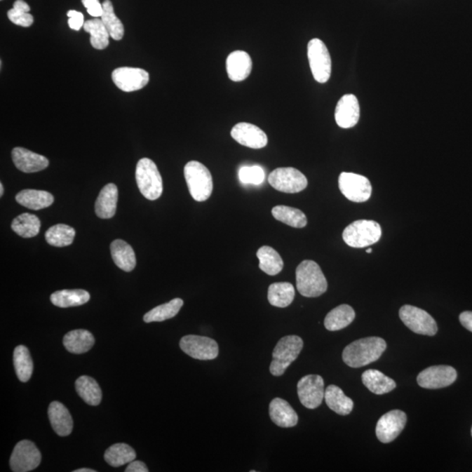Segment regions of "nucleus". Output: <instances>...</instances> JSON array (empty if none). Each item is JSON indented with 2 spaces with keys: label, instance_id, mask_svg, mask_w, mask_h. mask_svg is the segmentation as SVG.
Segmentation results:
<instances>
[{
  "label": "nucleus",
  "instance_id": "15",
  "mask_svg": "<svg viewBox=\"0 0 472 472\" xmlns=\"http://www.w3.org/2000/svg\"><path fill=\"white\" fill-rule=\"evenodd\" d=\"M150 80L147 71L138 67H122L112 72V81L119 90L133 92L142 90Z\"/></svg>",
  "mask_w": 472,
  "mask_h": 472
},
{
  "label": "nucleus",
  "instance_id": "45",
  "mask_svg": "<svg viewBox=\"0 0 472 472\" xmlns=\"http://www.w3.org/2000/svg\"><path fill=\"white\" fill-rule=\"evenodd\" d=\"M81 2L90 15L94 18L102 17L104 9H102V4L99 0H81Z\"/></svg>",
  "mask_w": 472,
  "mask_h": 472
},
{
  "label": "nucleus",
  "instance_id": "19",
  "mask_svg": "<svg viewBox=\"0 0 472 472\" xmlns=\"http://www.w3.org/2000/svg\"><path fill=\"white\" fill-rule=\"evenodd\" d=\"M12 158L17 169L25 173L41 172L48 168V159L22 147L14 148Z\"/></svg>",
  "mask_w": 472,
  "mask_h": 472
},
{
  "label": "nucleus",
  "instance_id": "2",
  "mask_svg": "<svg viewBox=\"0 0 472 472\" xmlns=\"http://www.w3.org/2000/svg\"><path fill=\"white\" fill-rule=\"evenodd\" d=\"M297 289L302 296L317 297L328 290V281L317 262L305 260L297 266Z\"/></svg>",
  "mask_w": 472,
  "mask_h": 472
},
{
  "label": "nucleus",
  "instance_id": "12",
  "mask_svg": "<svg viewBox=\"0 0 472 472\" xmlns=\"http://www.w3.org/2000/svg\"><path fill=\"white\" fill-rule=\"evenodd\" d=\"M180 346L184 353L200 360H211L218 357L219 346L208 337L187 335L180 339Z\"/></svg>",
  "mask_w": 472,
  "mask_h": 472
},
{
  "label": "nucleus",
  "instance_id": "46",
  "mask_svg": "<svg viewBox=\"0 0 472 472\" xmlns=\"http://www.w3.org/2000/svg\"><path fill=\"white\" fill-rule=\"evenodd\" d=\"M147 464L141 461H133L126 469V472H148Z\"/></svg>",
  "mask_w": 472,
  "mask_h": 472
},
{
  "label": "nucleus",
  "instance_id": "31",
  "mask_svg": "<svg viewBox=\"0 0 472 472\" xmlns=\"http://www.w3.org/2000/svg\"><path fill=\"white\" fill-rule=\"evenodd\" d=\"M76 389L78 395L88 405L97 406L100 404L102 397V390L95 379L90 376H81L76 379Z\"/></svg>",
  "mask_w": 472,
  "mask_h": 472
},
{
  "label": "nucleus",
  "instance_id": "10",
  "mask_svg": "<svg viewBox=\"0 0 472 472\" xmlns=\"http://www.w3.org/2000/svg\"><path fill=\"white\" fill-rule=\"evenodd\" d=\"M41 454L33 442L23 440L18 443L10 459V467L14 472L34 471L40 466Z\"/></svg>",
  "mask_w": 472,
  "mask_h": 472
},
{
  "label": "nucleus",
  "instance_id": "38",
  "mask_svg": "<svg viewBox=\"0 0 472 472\" xmlns=\"http://www.w3.org/2000/svg\"><path fill=\"white\" fill-rule=\"evenodd\" d=\"M184 302L180 298H175L168 303L159 305L144 316L145 323L162 322L175 318L179 313Z\"/></svg>",
  "mask_w": 472,
  "mask_h": 472
},
{
  "label": "nucleus",
  "instance_id": "18",
  "mask_svg": "<svg viewBox=\"0 0 472 472\" xmlns=\"http://www.w3.org/2000/svg\"><path fill=\"white\" fill-rule=\"evenodd\" d=\"M360 104L356 97L352 94L343 95L339 99L335 109L337 124L343 129L353 128L360 120Z\"/></svg>",
  "mask_w": 472,
  "mask_h": 472
},
{
  "label": "nucleus",
  "instance_id": "8",
  "mask_svg": "<svg viewBox=\"0 0 472 472\" xmlns=\"http://www.w3.org/2000/svg\"><path fill=\"white\" fill-rule=\"evenodd\" d=\"M399 315L403 324L417 335L434 336L438 331L435 319L420 308L404 305L400 309Z\"/></svg>",
  "mask_w": 472,
  "mask_h": 472
},
{
  "label": "nucleus",
  "instance_id": "3",
  "mask_svg": "<svg viewBox=\"0 0 472 472\" xmlns=\"http://www.w3.org/2000/svg\"><path fill=\"white\" fill-rule=\"evenodd\" d=\"M184 175L194 200L203 202L210 198L214 184L211 173L203 164L198 161L188 162L184 166Z\"/></svg>",
  "mask_w": 472,
  "mask_h": 472
},
{
  "label": "nucleus",
  "instance_id": "40",
  "mask_svg": "<svg viewBox=\"0 0 472 472\" xmlns=\"http://www.w3.org/2000/svg\"><path fill=\"white\" fill-rule=\"evenodd\" d=\"M76 230L69 225L58 224L51 227L45 234L46 241L54 247H66L73 243Z\"/></svg>",
  "mask_w": 472,
  "mask_h": 472
},
{
  "label": "nucleus",
  "instance_id": "6",
  "mask_svg": "<svg viewBox=\"0 0 472 472\" xmlns=\"http://www.w3.org/2000/svg\"><path fill=\"white\" fill-rule=\"evenodd\" d=\"M382 234L379 223L368 220H360L347 226L342 236L349 246L361 248L377 243L381 239Z\"/></svg>",
  "mask_w": 472,
  "mask_h": 472
},
{
  "label": "nucleus",
  "instance_id": "1",
  "mask_svg": "<svg viewBox=\"0 0 472 472\" xmlns=\"http://www.w3.org/2000/svg\"><path fill=\"white\" fill-rule=\"evenodd\" d=\"M386 349L384 339L379 337H368L347 346L343 351L342 358L350 368H362L378 360Z\"/></svg>",
  "mask_w": 472,
  "mask_h": 472
},
{
  "label": "nucleus",
  "instance_id": "14",
  "mask_svg": "<svg viewBox=\"0 0 472 472\" xmlns=\"http://www.w3.org/2000/svg\"><path fill=\"white\" fill-rule=\"evenodd\" d=\"M457 377L455 368L450 365H433L419 374L417 382L422 388L438 389L452 385Z\"/></svg>",
  "mask_w": 472,
  "mask_h": 472
},
{
  "label": "nucleus",
  "instance_id": "32",
  "mask_svg": "<svg viewBox=\"0 0 472 472\" xmlns=\"http://www.w3.org/2000/svg\"><path fill=\"white\" fill-rule=\"evenodd\" d=\"M295 297V289L290 283H274L269 285L268 300L273 306L278 308L288 307Z\"/></svg>",
  "mask_w": 472,
  "mask_h": 472
},
{
  "label": "nucleus",
  "instance_id": "28",
  "mask_svg": "<svg viewBox=\"0 0 472 472\" xmlns=\"http://www.w3.org/2000/svg\"><path fill=\"white\" fill-rule=\"evenodd\" d=\"M325 400L330 409L340 415L349 414L353 409V400L335 385L328 386L325 391Z\"/></svg>",
  "mask_w": 472,
  "mask_h": 472
},
{
  "label": "nucleus",
  "instance_id": "33",
  "mask_svg": "<svg viewBox=\"0 0 472 472\" xmlns=\"http://www.w3.org/2000/svg\"><path fill=\"white\" fill-rule=\"evenodd\" d=\"M259 268L269 276L279 274L283 269V261L278 251L269 246H262L257 253Z\"/></svg>",
  "mask_w": 472,
  "mask_h": 472
},
{
  "label": "nucleus",
  "instance_id": "48",
  "mask_svg": "<svg viewBox=\"0 0 472 472\" xmlns=\"http://www.w3.org/2000/svg\"><path fill=\"white\" fill-rule=\"evenodd\" d=\"M13 7L14 8L27 11L28 13H29L31 10L30 6H28L26 2L23 1V0H16L13 4Z\"/></svg>",
  "mask_w": 472,
  "mask_h": 472
},
{
  "label": "nucleus",
  "instance_id": "20",
  "mask_svg": "<svg viewBox=\"0 0 472 472\" xmlns=\"http://www.w3.org/2000/svg\"><path fill=\"white\" fill-rule=\"evenodd\" d=\"M226 67L230 80L244 81L251 73L252 60L246 52L234 51L227 58Z\"/></svg>",
  "mask_w": 472,
  "mask_h": 472
},
{
  "label": "nucleus",
  "instance_id": "43",
  "mask_svg": "<svg viewBox=\"0 0 472 472\" xmlns=\"http://www.w3.org/2000/svg\"><path fill=\"white\" fill-rule=\"evenodd\" d=\"M8 19L17 26L23 27H29L34 24V17L27 11L14 8L8 11L7 13Z\"/></svg>",
  "mask_w": 472,
  "mask_h": 472
},
{
  "label": "nucleus",
  "instance_id": "17",
  "mask_svg": "<svg viewBox=\"0 0 472 472\" xmlns=\"http://www.w3.org/2000/svg\"><path fill=\"white\" fill-rule=\"evenodd\" d=\"M231 137L237 143L252 149H262L268 144V137L264 131L248 123L236 124L231 130Z\"/></svg>",
  "mask_w": 472,
  "mask_h": 472
},
{
  "label": "nucleus",
  "instance_id": "42",
  "mask_svg": "<svg viewBox=\"0 0 472 472\" xmlns=\"http://www.w3.org/2000/svg\"><path fill=\"white\" fill-rule=\"evenodd\" d=\"M264 177V170L259 166H243L239 171V179L243 184H261Z\"/></svg>",
  "mask_w": 472,
  "mask_h": 472
},
{
  "label": "nucleus",
  "instance_id": "35",
  "mask_svg": "<svg viewBox=\"0 0 472 472\" xmlns=\"http://www.w3.org/2000/svg\"><path fill=\"white\" fill-rule=\"evenodd\" d=\"M13 365L20 381L22 382L29 381L33 375L34 363L27 346L21 345L14 350Z\"/></svg>",
  "mask_w": 472,
  "mask_h": 472
},
{
  "label": "nucleus",
  "instance_id": "37",
  "mask_svg": "<svg viewBox=\"0 0 472 472\" xmlns=\"http://www.w3.org/2000/svg\"><path fill=\"white\" fill-rule=\"evenodd\" d=\"M272 215L278 221L295 229L304 228L307 225V218L299 209L287 207V205H276L272 209Z\"/></svg>",
  "mask_w": 472,
  "mask_h": 472
},
{
  "label": "nucleus",
  "instance_id": "9",
  "mask_svg": "<svg viewBox=\"0 0 472 472\" xmlns=\"http://www.w3.org/2000/svg\"><path fill=\"white\" fill-rule=\"evenodd\" d=\"M269 183L274 189L285 194H297L308 186L303 173L293 168H280L269 175Z\"/></svg>",
  "mask_w": 472,
  "mask_h": 472
},
{
  "label": "nucleus",
  "instance_id": "29",
  "mask_svg": "<svg viewBox=\"0 0 472 472\" xmlns=\"http://www.w3.org/2000/svg\"><path fill=\"white\" fill-rule=\"evenodd\" d=\"M355 318V311L349 304H342L329 312L325 318V326L328 331H339L347 328Z\"/></svg>",
  "mask_w": 472,
  "mask_h": 472
},
{
  "label": "nucleus",
  "instance_id": "16",
  "mask_svg": "<svg viewBox=\"0 0 472 472\" xmlns=\"http://www.w3.org/2000/svg\"><path fill=\"white\" fill-rule=\"evenodd\" d=\"M407 415L402 410H392L382 415L376 425V436L383 443H389L398 438L405 428Z\"/></svg>",
  "mask_w": 472,
  "mask_h": 472
},
{
  "label": "nucleus",
  "instance_id": "5",
  "mask_svg": "<svg viewBox=\"0 0 472 472\" xmlns=\"http://www.w3.org/2000/svg\"><path fill=\"white\" fill-rule=\"evenodd\" d=\"M136 180L140 193L149 201L158 200L163 193V180L157 166L150 159L138 161Z\"/></svg>",
  "mask_w": 472,
  "mask_h": 472
},
{
  "label": "nucleus",
  "instance_id": "30",
  "mask_svg": "<svg viewBox=\"0 0 472 472\" xmlns=\"http://www.w3.org/2000/svg\"><path fill=\"white\" fill-rule=\"evenodd\" d=\"M90 299V293L84 290H62L52 294V304L60 308L80 306Z\"/></svg>",
  "mask_w": 472,
  "mask_h": 472
},
{
  "label": "nucleus",
  "instance_id": "25",
  "mask_svg": "<svg viewBox=\"0 0 472 472\" xmlns=\"http://www.w3.org/2000/svg\"><path fill=\"white\" fill-rule=\"evenodd\" d=\"M18 203L32 210H41L54 203L55 198L48 191L26 189L16 195Z\"/></svg>",
  "mask_w": 472,
  "mask_h": 472
},
{
  "label": "nucleus",
  "instance_id": "11",
  "mask_svg": "<svg viewBox=\"0 0 472 472\" xmlns=\"http://www.w3.org/2000/svg\"><path fill=\"white\" fill-rule=\"evenodd\" d=\"M339 190L353 202H365L372 194V184L367 177L353 173H342L339 177Z\"/></svg>",
  "mask_w": 472,
  "mask_h": 472
},
{
  "label": "nucleus",
  "instance_id": "24",
  "mask_svg": "<svg viewBox=\"0 0 472 472\" xmlns=\"http://www.w3.org/2000/svg\"><path fill=\"white\" fill-rule=\"evenodd\" d=\"M63 345L69 353H84L93 347L95 338L93 335L87 330H74L64 336Z\"/></svg>",
  "mask_w": 472,
  "mask_h": 472
},
{
  "label": "nucleus",
  "instance_id": "52",
  "mask_svg": "<svg viewBox=\"0 0 472 472\" xmlns=\"http://www.w3.org/2000/svg\"><path fill=\"white\" fill-rule=\"evenodd\" d=\"M471 436H472V428H471Z\"/></svg>",
  "mask_w": 472,
  "mask_h": 472
},
{
  "label": "nucleus",
  "instance_id": "23",
  "mask_svg": "<svg viewBox=\"0 0 472 472\" xmlns=\"http://www.w3.org/2000/svg\"><path fill=\"white\" fill-rule=\"evenodd\" d=\"M119 200V190L114 184L102 188L95 201V214L101 219H111L115 215Z\"/></svg>",
  "mask_w": 472,
  "mask_h": 472
},
{
  "label": "nucleus",
  "instance_id": "50",
  "mask_svg": "<svg viewBox=\"0 0 472 472\" xmlns=\"http://www.w3.org/2000/svg\"><path fill=\"white\" fill-rule=\"evenodd\" d=\"M4 194V186L3 184H0V196H3Z\"/></svg>",
  "mask_w": 472,
  "mask_h": 472
},
{
  "label": "nucleus",
  "instance_id": "51",
  "mask_svg": "<svg viewBox=\"0 0 472 472\" xmlns=\"http://www.w3.org/2000/svg\"><path fill=\"white\" fill-rule=\"evenodd\" d=\"M365 252H367L368 254H371L372 252V248H368V250H367V251H365Z\"/></svg>",
  "mask_w": 472,
  "mask_h": 472
},
{
  "label": "nucleus",
  "instance_id": "26",
  "mask_svg": "<svg viewBox=\"0 0 472 472\" xmlns=\"http://www.w3.org/2000/svg\"><path fill=\"white\" fill-rule=\"evenodd\" d=\"M113 261L123 271H133L136 267V255L133 247L123 240H115L111 245Z\"/></svg>",
  "mask_w": 472,
  "mask_h": 472
},
{
  "label": "nucleus",
  "instance_id": "21",
  "mask_svg": "<svg viewBox=\"0 0 472 472\" xmlns=\"http://www.w3.org/2000/svg\"><path fill=\"white\" fill-rule=\"evenodd\" d=\"M269 417L278 427H295L298 422L296 411L288 402L281 398H275L269 404Z\"/></svg>",
  "mask_w": 472,
  "mask_h": 472
},
{
  "label": "nucleus",
  "instance_id": "4",
  "mask_svg": "<svg viewBox=\"0 0 472 472\" xmlns=\"http://www.w3.org/2000/svg\"><path fill=\"white\" fill-rule=\"evenodd\" d=\"M303 347V339L297 335L285 336L280 339L272 353L273 360L269 367L271 375L281 376L285 374L286 369L297 360Z\"/></svg>",
  "mask_w": 472,
  "mask_h": 472
},
{
  "label": "nucleus",
  "instance_id": "41",
  "mask_svg": "<svg viewBox=\"0 0 472 472\" xmlns=\"http://www.w3.org/2000/svg\"><path fill=\"white\" fill-rule=\"evenodd\" d=\"M102 9H104V12H102L101 17L102 20L107 28L109 34H111V37L114 39L115 41L122 40L124 35L123 25L122 21L116 17L111 0H105L102 3Z\"/></svg>",
  "mask_w": 472,
  "mask_h": 472
},
{
  "label": "nucleus",
  "instance_id": "44",
  "mask_svg": "<svg viewBox=\"0 0 472 472\" xmlns=\"http://www.w3.org/2000/svg\"><path fill=\"white\" fill-rule=\"evenodd\" d=\"M67 15L69 18L67 22H69L71 29L79 31L83 27L85 22L83 13L77 12V11L70 10L67 12Z\"/></svg>",
  "mask_w": 472,
  "mask_h": 472
},
{
  "label": "nucleus",
  "instance_id": "39",
  "mask_svg": "<svg viewBox=\"0 0 472 472\" xmlns=\"http://www.w3.org/2000/svg\"><path fill=\"white\" fill-rule=\"evenodd\" d=\"M12 229L21 237H34L40 232L41 221L36 215L25 213L13 220Z\"/></svg>",
  "mask_w": 472,
  "mask_h": 472
},
{
  "label": "nucleus",
  "instance_id": "34",
  "mask_svg": "<svg viewBox=\"0 0 472 472\" xmlns=\"http://www.w3.org/2000/svg\"><path fill=\"white\" fill-rule=\"evenodd\" d=\"M84 31L90 34V44L97 50H104L109 44V34L102 19L94 18L83 25Z\"/></svg>",
  "mask_w": 472,
  "mask_h": 472
},
{
  "label": "nucleus",
  "instance_id": "13",
  "mask_svg": "<svg viewBox=\"0 0 472 472\" xmlns=\"http://www.w3.org/2000/svg\"><path fill=\"white\" fill-rule=\"evenodd\" d=\"M325 383L321 376H304L297 383V395L300 403L310 410L317 409L325 399Z\"/></svg>",
  "mask_w": 472,
  "mask_h": 472
},
{
  "label": "nucleus",
  "instance_id": "47",
  "mask_svg": "<svg viewBox=\"0 0 472 472\" xmlns=\"http://www.w3.org/2000/svg\"><path fill=\"white\" fill-rule=\"evenodd\" d=\"M459 321L464 328L472 332V311H464L459 316Z\"/></svg>",
  "mask_w": 472,
  "mask_h": 472
},
{
  "label": "nucleus",
  "instance_id": "7",
  "mask_svg": "<svg viewBox=\"0 0 472 472\" xmlns=\"http://www.w3.org/2000/svg\"><path fill=\"white\" fill-rule=\"evenodd\" d=\"M307 55L314 79L319 83H328L332 74V59L324 42L312 39L308 43Z\"/></svg>",
  "mask_w": 472,
  "mask_h": 472
},
{
  "label": "nucleus",
  "instance_id": "22",
  "mask_svg": "<svg viewBox=\"0 0 472 472\" xmlns=\"http://www.w3.org/2000/svg\"><path fill=\"white\" fill-rule=\"evenodd\" d=\"M48 418L53 429L60 436H67L73 431V419L62 403L53 402L48 407Z\"/></svg>",
  "mask_w": 472,
  "mask_h": 472
},
{
  "label": "nucleus",
  "instance_id": "36",
  "mask_svg": "<svg viewBox=\"0 0 472 472\" xmlns=\"http://www.w3.org/2000/svg\"><path fill=\"white\" fill-rule=\"evenodd\" d=\"M137 454L126 443H116L109 447L104 454V459L112 467H120L136 459Z\"/></svg>",
  "mask_w": 472,
  "mask_h": 472
},
{
  "label": "nucleus",
  "instance_id": "49",
  "mask_svg": "<svg viewBox=\"0 0 472 472\" xmlns=\"http://www.w3.org/2000/svg\"><path fill=\"white\" fill-rule=\"evenodd\" d=\"M97 471L92 469H87V468H83V469L76 470L74 472H95Z\"/></svg>",
  "mask_w": 472,
  "mask_h": 472
},
{
  "label": "nucleus",
  "instance_id": "27",
  "mask_svg": "<svg viewBox=\"0 0 472 472\" xmlns=\"http://www.w3.org/2000/svg\"><path fill=\"white\" fill-rule=\"evenodd\" d=\"M362 382L370 392L375 395H384L396 388V383L378 370H367L362 375Z\"/></svg>",
  "mask_w": 472,
  "mask_h": 472
}]
</instances>
